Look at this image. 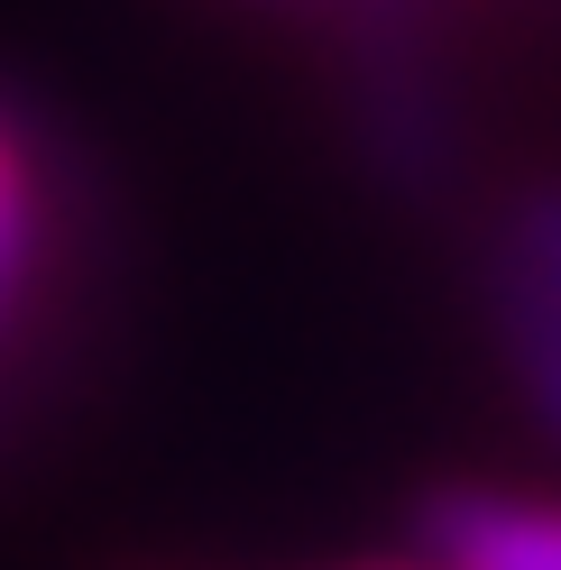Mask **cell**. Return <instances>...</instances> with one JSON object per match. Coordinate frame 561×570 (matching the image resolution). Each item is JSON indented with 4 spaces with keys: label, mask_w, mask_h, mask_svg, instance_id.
<instances>
[{
    "label": "cell",
    "mask_w": 561,
    "mask_h": 570,
    "mask_svg": "<svg viewBox=\"0 0 561 570\" xmlns=\"http://www.w3.org/2000/svg\"><path fill=\"white\" fill-rule=\"evenodd\" d=\"M414 533H424L433 570H561V507L552 497L442 488Z\"/></svg>",
    "instance_id": "2"
},
{
    "label": "cell",
    "mask_w": 561,
    "mask_h": 570,
    "mask_svg": "<svg viewBox=\"0 0 561 570\" xmlns=\"http://www.w3.org/2000/svg\"><path fill=\"white\" fill-rule=\"evenodd\" d=\"M368 570H433V561H368Z\"/></svg>",
    "instance_id": "4"
},
{
    "label": "cell",
    "mask_w": 561,
    "mask_h": 570,
    "mask_svg": "<svg viewBox=\"0 0 561 570\" xmlns=\"http://www.w3.org/2000/svg\"><path fill=\"white\" fill-rule=\"evenodd\" d=\"M479 258H498L506 276H524L561 313V175H534V185H515L498 212H488L479 222Z\"/></svg>",
    "instance_id": "3"
},
{
    "label": "cell",
    "mask_w": 561,
    "mask_h": 570,
    "mask_svg": "<svg viewBox=\"0 0 561 570\" xmlns=\"http://www.w3.org/2000/svg\"><path fill=\"white\" fill-rule=\"evenodd\" d=\"M101 285V222L75 138L19 83H0V451L56 405L65 368L83 360Z\"/></svg>",
    "instance_id": "1"
}]
</instances>
